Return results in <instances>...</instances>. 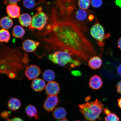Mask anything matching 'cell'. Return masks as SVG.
Returning <instances> with one entry per match:
<instances>
[{
    "instance_id": "cell-1",
    "label": "cell",
    "mask_w": 121,
    "mask_h": 121,
    "mask_svg": "<svg viewBox=\"0 0 121 121\" xmlns=\"http://www.w3.org/2000/svg\"><path fill=\"white\" fill-rule=\"evenodd\" d=\"M49 7L46 27L35 35L45 50L64 51L85 63L96 56V50L85 32L70 15L55 1Z\"/></svg>"
},
{
    "instance_id": "cell-2",
    "label": "cell",
    "mask_w": 121,
    "mask_h": 121,
    "mask_svg": "<svg viewBox=\"0 0 121 121\" xmlns=\"http://www.w3.org/2000/svg\"><path fill=\"white\" fill-rule=\"evenodd\" d=\"M30 61L28 54L21 47L13 49L0 42V74L10 79H22Z\"/></svg>"
},
{
    "instance_id": "cell-3",
    "label": "cell",
    "mask_w": 121,
    "mask_h": 121,
    "mask_svg": "<svg viewBox=\"0 0 121 121\" xmlns=\"http://www.w3.org/2000/svg\"><path fill=\"white\" fill-rule=\"evenodd\" d=\"M75 0H64L62 7L74 22L85 32L89 30L88 23L94 19L93 12L90 10H84L78 7Z\"/></svg>"
},
{
    "instance_id": "cell-4",
    "label": "cell",
    "mask_w": 121,
    "mask_h": 121,
    "mask_svg": "<svg viewBox=\"0 0 121 121\" xmlns=\"http://www.w3.org/2000/svg\"><path fill=\"white\" fill-rule=\"evenodd\" d=\"M49 60L55 64L71 69L79 66L81 62L73 58L70 54L63 51H56L53 53L48 55Z\"/></svg>"
},
{
    "instance_id": "cell-5",
    "label": "cell",
    "mask_w": 121,
    "mask_h": 121,
    "mask_svg": "<svg viewBox=\"0 0 121 121\" xmlns=\"http://www.w3.org/2000/svg\"><path fill=\"white\" fill-rule=\"evenodd\" d=\"M80 111L88 121H95L99 117L104 109L102 102L96 99L95 101L87 102L78 105Z\"/></svg>"
},
{
    "instance_id": "cell-6",
    "label": "cell",
    "mask_w": 121,
    "mask_h": 121,
    "mask_svg": "<svg viewBox=\"0 0 121 121\" xmlns=\"http://www.w3.org/2000/svg\"><path fill=\"white\" fill-rule=\"evenodd\" d=\"M37 12L32 18L31 25L29 27L31 31L37 30L41 31L46 26L49 20L47 13L43 11V5L36 7Z\"/></svg>"
},
{
    "instance_id": "cell-7",
    "label": "cell",
    "mask_w": 121,
    "mask_h": 121,
    "mask_svg": "<svg viewBox=\"0 0 121 121\" xmlns=\"http://www.w3.org/2000/svg\"><path fill=\"white\" fill-rule=\"evenodd\" d=\"M90 32L91 35L96 40L98 44L100 47L104 46L105 39L110 35V34H105L104 27L97 19L91 28Z\"/></svg>"
},
{
    "instance_id": "cell-8",
    "label": "cell",
    "mask_w": 121,
    "mask_h": 121,
    "mask_svg": "<svg viewBox=\"0 0 121 121\" xmlns=\"http://www.w3.org/2000/svg\"><path fill=\"white\" fill-rule=\"evenodd\" d=\"M41 73V70L40 67L35 65L27 66L25 71V75L29 80L36 79Z\"/></svg>"
},
{
    "instance_id": "cell-9",
    "label": "cell",
    "mask_w": 121,
    "mask_h": 121,
    "mask_svg": "<svg viewBox=\"0 0 121 121\" xmlns=\"http://www.w3.org/2000/svg\"><path fill=\"white\" fill-rule=\"evenodd\" d=\"M59 102L57 95L49 96L45 99L43 107L47 111L51 112L55 109Z\"/></svg>"
},
{
    "instance_id": "cell-10",
    "label": "cell",
    "mask_w": 121,
    "mask_h": 121,
    "mask_svg": "<svg viewBox=\"0 0 121 121\" xmlns=\"http://www.w3.org/2000/svg\"><path fill=\"white\" fill-rule=\"evenodd\" d=\"M60 90L59 84L54 81L48 82L45 87V91L49 96L57 95L59 93Z\"/></svg>"
},
{
    "instance_id": "cell-11",
    "label": "cell",
    "mask_w": 121,
    "mask_h": 121,
    "mask_svg": "<svg viewBox=\"0 0 121 121\" xmlns=\"http://www.w3.org/2000/svg\"><path fill=\"white\" fill-rule=\"evenodd\" d=\"M21 8L17 4H11L6 8L7 13L10 17L17 18L20 16Z\"/></svg>"
},
{
    "instance_id": "cell-12",
    "label": "cell",
    "mask_w": 121,
    "mask_h": 121,
    "mask_svg": "<svg viewBox=\"0 0 121 121\" xmlns=\"http://www.w3.org/2000/svg\"><path fill=\"white\" fill-rule=\"evenodd\" d=\"M40 44V42H36L30 39H27L23 42L22 48L26 52H32L35 51L37 46Z\"/></svg>"
},
{
    "instance_id": "cell-13",
    "label": "cell",
    "mask_w": 121,
    "mask_h": 121,
    "mask_svg": "<svg viewBox=\"0 0 121 121\" xmlns=\"http://www.w3.org/2000/svg\"><path fill=\"white\" fill-rule=\"evenodd\" d=\"M103 84L102 78L99 75L95 74L90 78L89 82V87L93 90H99Z\"/></svg>"
},
{
    "instance_id": "cell-14",
    "label": "cell",
    "mask_w": 121,
    "mask_h": 121,
    "mask_svg": "<svg viewBox=\"0 0 121 121\" xmlns=\"http://www.w3.org/2000/svg\"><path fill=\"white\" fill-rule=\"evenodd\" d=\"M46 86L44 80L40 78H36L33 80L31 87L35 91L40 92L43 91Z\"/></svg>"
},
{
    "instance_id": "cell-15",
    "label": "cell",
    "mask_w": 121,
    "mask_h": 121,
    "mask_svg": "<svg viewBox=\"0 0 121 121\" xmlns=\"http://www.w3.org/2000/svg\"><path fill=\"white\" fill-rule=\"evenodd\" d=\"M102 64V59L99 56H94L90 59L88 61V65L91 69L93 70L100 68Z\"/></svg>"
},
{
    "instance_id": "cell-16",
    "label": "cell",
    "mask_w": 121,
    "mask_h": 121,
    "mask_svg": "<svg viewBox=\"0 0 121 121\" xmlns=\"http://www.w3.org/2000/svg\"><path fill=\"white\" fill-rule=\"evenodd\" d=\"M32 17L28 13H24L21 14L19 18V22L22 26L29 27L31 25Z\"/></svg>"
},
{
    "instance_id": "cell-17",
    "label": "cell",
    "mask_w": 121,
    "mask_h": 121,
    "mask_svg": "<svg viewBox=\"0 0 121 121\" xmlns=\"http://www.w3.org/2000/svg\"><path fill=\"white\" fill-rule=\"evenodd\" d=\"M66 115L65 109L63 107H58L53 110V115L54 118L60 120L65 118Z\"/></svg>"
},
{
    "instance_id": "cell-18",
    "label": "cell",
    "mask_w": 121,
    "mask_h": 121,
    "mask_svg": "<svg viewBox=\"0 0 121 121\" xmlns=\"http://www.w3.org/2000/svg\"><path fill=\"white\" fill-rule=\"evenodd\" d=\"M9 108L12 111H16L20 108L21 103L18 98H10L8 102Z\"/></svg>"
},
{
    "instance_id": "cell-19",
    "label": "cell",
    "mask_w": 121,
    "mask_h": 121,
    "mask_svg": "<svg viewBox=\"0 0 121 121\" xmlns=\"http://www.w3.org/2000/svg\"><path fill=\"white\" fill-rule=\"evenodd\" d=\"M13 20L8 17H4L0 20V26L4 29H9L13 26Z\"/></svg>"
},
{
    "instance_id": "cell-20",
    "label": "cell",
    "mask_w": 121,
    "mask_h": 121,
    "mask_svg": "<svg viewBox=\"0 0 121 121\" xmlns=\"http://www.w3.org/2000/svg\"><path fill=\"white\" fill-rule=\"evenodd\" d=\"M25 30L22 26L19 25L15 26L13 28L12 35L13 37L17 38H21L25 34Z\"/></svg>"
},
{
    "instance_id": "cell-21",
    "label": "cell",
    "mask_w": 121,
    "mask_h": 121,
    "mask_svg": "<svg viewBox=\"0 0 121 121\" xmlns=\"http://www.w3.org/2000/svg\"><path fill=\"white\" fill-rule=\"evenodd\" d=\"M42 76L45 81L49 82L53 81L55 79V73L52 70L47 69L43 72Z\"/></svg>"
},
{
    "instance_id": "cell-22",
    "label": "cell",
    "mask_w": 121,
    "mask_h": 121,
    "mask_svg": "<svg viewBox=\"0 0 121 121\" xmlns=\"http://www.w3.org/2000/svg\"><path fill=\"white\" fill-rule=\"evenodd\" d=\"M26 112L29 117H34L38 119L37 111L36 107L31 104H29L26 108Z\"/></svg>"
},
{
    "instance_id": "cell-23",
    "label": "cell",
    "mask_w": 121,
    "mask_h": 121,
    "mask_svg": "<svg viewBox=\"0 0 121 121\" xmlns=\"http://www.w3.org/2000/svg\"><path fill=\"white\" fill-rule=\"evenodd\" d=\"M10 39V34L8 31L2 29L0 30V42L8 43Z\"/></svg>"
},
{
    "instance_id": "cell-24",
    "label": "cell",
    "mask_w": 121,
    "mask_h": 121,
    "mask_svg": "<svg viewBox=\"0 0 121 121\" xmlns=\"http://www.w3.org/2000/svg\"><path fill=\"white\" fill-rule=\"evenodd\" d=\"M77 4L79 8L81 9L87 10L91 4L90 0H78Z\"/></svg>"
},
{
    "instance_id": "cell-25",
    "label": "cell",
    "mask_w": 121,
    "mask_h": 121,
    "mask_svg": "<svg viewBox=\"0 0 121 121\" xmlns=\"http://www.w3.org/2000/svg\"><path fill=\"white\" fill-rule=\"evenodd\" d=\"M22 3L24 6L28 9H32L36 5L35 0H23Z\"/></svg>"
},
{
    "instance_id": "cell-26",
    "label": "cell",
    "mask_w": 121,
    "mask_h": 121,
    "mask_svg": "<svg viewBox=\"0 0 121 121\" xmlns=\"http://www.w3.org/2000/svg\"><path fill=\"white\" fill-rule=\"evenodd\" d=\"M105 121H119V118L114 113H110L105 117Z\"/></svg>"
},
{
    "instance_id": "cell-27",
    "label": "cell",
    "mask_w": 121,
    "mask_h": 121,
    "mask_svg": "<svg viewBox=\"0 0 121 121\" xmlns=\"http://www.w3.org/2000/svg\"><path fill=\"white\" fill-rule=\"evenodd\" d=\"M102 0H91V5L94 8H99L102 6Z\"/></svg>"
},
{
    "instance_id": "cell-28",
    "label": "cell",
    "mask_w": 121,
    "mask_h": 121,
    "mask_svg": "<svg viewBox=\"0 0 121 121\" xmlns=\"http://www.w3.org/2000/svg\"><path fill=\"white\" fill-rule=\"evenodd\" d=\"M21 0H4V3L5 4H16Z\"/></svg>"
},
{
    "instance_id": "cell-29",
    "label": "cell",
    "mask_w": 121,
    "mask_h": 121,
    "mask_svg": "<svg viewBox=\"0 0 121 121\" xmlns=\"http://www.w3.org/2000/svg\"><path fill=\"white\" fill-rule=\"evenodd\" d=\"M116 88L117 93L121 95V80L116 85Z\"/></svg>"
},
{
    "instance_id": "cell-30",
    "label": "cell",
    "mask_w": 121,
    "mask_h": 121,
    "mask_svg": "<svg viewBox=\"0 0 121 121\" xmlns=\"http://www.w3.org/2000/svg\"><path fill=\"white\" fill-rule=\"evenodd\" d=\"M115 3L118 7L121 8V0H116Z\"/></svg>"
},
{
    "instance_id": "cell-31",
    "label": "cell",
    "mask_w": 121,
    "mask_h": 121,
    "mask_svg": "<svg viewBox=\"0 0 121 121\" xmlns=\"http://www.w3.org/2000/svg\"><path fill=\"white\" fill-rule=\"evenodd\" d=\"M117 71L118 74L121 76V64L118 66L117 69Z\"/></svg>"
},
{
    "instance_id": "cell-32",
    "label": "cell",
    "mask_w": 121,
    "mask_h": 121,
    "mask_svg": "<svg viewBox=\"0 0 121 121\" xmlns=\"http://www.w3.org/2000/svg\"><path fill=\"white\" fill-rule=\"evenodd\" d=\"M104 113H105L107 115H108L109 114L111 113V112H110V110L107 108L104 109Z\"/></svg>"
},
{
    "instance_id": "cell-33",
    "label": "cell",
    "mask_w": 121,
    "mask_h": 121,
    "mask_svg": "<svg viewBox=\"0 0 121 121\" xmlns=\"http://www.w3.org/2000/svg\"><path fill=\"white\" fill-rule=\"evenodd\" d=\"M117 45L118 47L121 50V37L119 39L117 42Z\"/></svg>"
},
{
    "instance_id": "cell-34",
    "label": "cell",
    "mask_w": 121,
    "mask_h": 121,
    "mask_svg": "<svg viewBox=\"0 0 121 121\" xmlns=\"http://www.w3.org/2000/svg\"><path fill=\"white\" fill-rule=\"evenodd\" d=\"M9 114V112H4L2 113L1 114V115L2 117L5 118V117H6V116H7Z\"/></svg>"
},
{
    "instance_id": "cell-35",
    "label": "cell",
    "mask_w": 121,
    "mask_h": 121,
    "mask_svg": "<svg viewBox=\"0 0 121 121\" xmlns=\"http://www.w3.org/2000/svg\"><path fill=\"white\" fill-rule=\"evenodd\" d=\"M11 121H23L22 119L19 118H14L11 120Z\"/></svg>"
},
{
    "instance_id": "cell-36",
    "label": "cell",
    "mask_w": 121,
    "mask_h": 121,
    "mask_svg": "<svg viewBox=\"0 0 121 121\" xmlns=\"http://www.w3.org/2000/svg\"><path fill=\"white\" fill-rule=\"evenodd\" d=\"M118 105L120 108H121V98L118 99Z\"/></svg>"
},
{
    "instance_id": "cell-37",
    "label": "cell",
    "mask_w": 121,
    "mask_h": 121,
    "mask_svg": "<svg viewBox=\"0 0 121 121\" xmlns=\"http://www.w3.org/2000/svg\"><path fill=\"white\" fill-rule=\"evenodd\" d=\"M60 121H68L67 119L66 118H64V119H62Z\"/></svg>"
},
{
    "instance_id": "cell-38",
    "label": "cell",
    "mask_w": 121,
    "mask_h": 121,
    "mask_svg": "<svg viewBox=\"0 0 121 121\" xmlns=\"http://www.w3.org/2000/svg\"><path fill=\"white\" fill-rule=\"evenodd\" d=\"M5 121H11V120L10 119H7Z\"/></svg>"
},
{
    "instance_id": "cell-39",
    "label": "cell",
    "mask_w": 121,
    "mask_h": 121,
    "mask_svg": "<svg viewBox=\"0 0 121 121\" xmlns=\"http://www.w3.org/2000/svg\"><path fill=\"white\" fill-rule=\"evenodd\" d=\"M79 121V120H77V121Z\"/></svg>"
}]
</instances>
